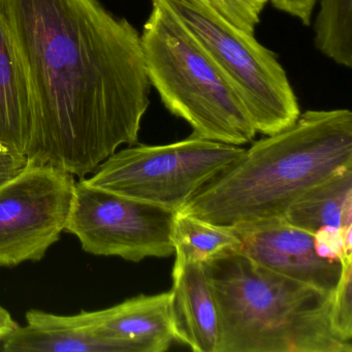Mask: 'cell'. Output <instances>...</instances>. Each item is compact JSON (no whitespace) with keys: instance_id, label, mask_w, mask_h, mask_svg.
<instances>
[{"instance_id":"603a6c76","label":"cell","mask_w":352,"mask_h":352,"mask_svg":"<svg viewBox=\"0 0 352 352\" xmlns=\"http://www.w3.org/2000/svg\"><path fill=\"white\" fill-rule=\"evenodd\" d=\"M0 150H6V149H5V148L1 147V146H0Z\"/></svg>"},{"instance_id":"9c48e42d","label":"cell","mask_w":352,"mask_h":352,"mask_svg":"<svg viewBox=\"0 0 352 352\" xmlns=\"http://www.w3.org/2000/svg\"><path fill=\"white\" fill-rule=\"evenodd\" d=\"M242 243L240 252L256 265L327 294H333L341 274V261L317 254L314 234L285 218H270L232 226Z\"/></svg>"},{"instance_id":"ffe728a7","label":"cell","mask_w":352,"mask_h":352,"mask_svg":"<svg viewBox=\"0 0 352 352\" xmlns=\"http://www.w3.org/2000/svg\"><path fill=\"white\" fill-rule=\"evenodd\" d=\"M278 11L288 14L309 25L317 0H267Z\"/></svg>"},{"instance_id":"30bf717a","label":"cell","mask_w":352,"mask_h":352,"mask_svg":"<svg viewBox=\"0 0 352 352\" xmlns=\"http://www.w3.org/2000/svg\"><path fill=\"white\" fill-rule=\"evenodd\" d=\"M170 302V292L141 294L110 308L78 315L92 331L131 342L140 352H164L175 341Z\"/></svg>"},{"instance_id":"e0dca14e","label":"cell","mask_w":352,"mask_h":352,"mask_svg":"<svg viewBox=\"0 0 352 352\" xmlns=\"http://www.w3.org/2000/svg\"><path fill=\"white\" fill-rule=\"evenodd\" d=\"M341 274L333 290L331 323L335 333L352 343V255L341 257Z\"/></svg>"},{"instance_id":"277c9868","label":"cell","mask_w":352,"mask_h":352,"mask_svg":"<svg viewBox=\"0 0 352 352\" xmlns=\"http://www.w3.org/2000/svg\"><path fill=\"white\" fill-rule=\"evenodd\" d=\"M141 42L151 86L193 135L234 146L253 141L257 133L238 94L162 0H152Z\"/></svg>"},{"instance_id":"4fadbf2b","label":"cell","mask_w":352,"mask_h":352,"mask_svg":"<svg viewBox=\"0 0 352 352\" xmlns=\"http://www.w3.org/2000/svg\"><path fill=\"white\" fill-rule=\"evenodd\" d=\"M30 127L25 74L9 30L0 17V146L25 155Z\"/></svg>"},{"instance_id":"44dd1931","label":"cell","mask_w":352,"mask_h":352,"mask_svg":"<svg viewBox=\"0 0 352 352\" xmlns=\"http://www.w3.org/2000/svg\"><path fill=\"white\" fill-rule=\"evenodd\" d=\"M28 164V157L23 154L0 150V183L19 174Z\"/></svg>"},{"instance_id":"5b68a950","label":"cell","mask_w":352,"mask_h":352,"mask_svg":"<svg viewBox=\"0 0 352 352\" xmlns=\"http://www.w3.org/2000/svg\"><path fill=\"white\" fill-rule=\"evenodd\" d=\"M190 30L238 94L256 133L274 135L300 116L298 98L276 55L232 25L210 0H162Z\"/></svg>"},{"instance_id":"6da1fadb","label":"cell","mask_w":352,"mask_h":352,"mask_svg":"<svg viewBox=\"0 0 352 352\" xmlns=\"http://www.w3.org/2000/svg\"><path fill=\"white\" fill-rule=\"evenodd\" d=\"M30 96L28 162L84 179L139 140L151 83L141 34L100 0H0Z\"/></svg>"},{"instance_id":"9a60e30c","label":"cell","mask_w":352,"mask_h":352,"mask_svg":"<svg viewBox=\"0 0 352 352\" xmlns=\"http://www.w3.org/2000/svg\"><path fill=\"white\" fill-rule=\"evenodd\" d=\"M172 240L176 257L201 263L240 251L242 246L232 226L211 223L181 211L175 214Z\"/></svg>"},{"instance_id":"ba28073f","label":"cell","mask_w":352,"mask_h":352,"mask_svg":"<svg viewBox=\"0 0 352 352\" xmlns=\"http://www.w3.org/2000/svg\"><path fill=\"white\" fill-rule=\"evenodd\" d=\"M74 175L28 162L0 183V267L38 263L65 232L75 192Z\"/></svg>"},{"instance_id":"7c38bea8","label":"cell","mask_w":352,"mask_h":352,"mask_svg":"<svg viewBox=\"0 0 352 352\" xmlns=\"http://www.w3.org/2000/svg\"><path fill=\"white\" fill-rule=\"evenodd\" d=\"M26 325L3 342L7 352H140L131 342L89 329L79 315L63 316L40 310L26 313Z\"/></svg>"},{"instance_id":"52a82bcc","label":"cell","mask_w":352,"mask_h":352,"mask_svg":"<svg viewBox=\"0 0 352 352\" xmlns=\"http://www.w3.org/2000/svg\"><path fill=\"white\" fill-rule=\"evenodd\" d=\"M176 212L76 182L65 232L79 239L96 256H117L131 263L175 254L172 240Z\"/></svg>"},{"instance_id":"7402d4cb","label":"cell","mask_w":352,"mask_h":352,"mask_svg":"<svg viewBox=\"0 0 352 352\" xmlns=\"http://www.w3.org/2000/svg\"><path fill=\"white\" fill-rule=\"evenodd\" d=\"M18 323L14 320L11 313L0 306V343H3L16 329H17Z\"/></svg>"},{"instance_id":"ac0fdd59","label":"cell","mask_w":352,"mask_h":352,"mask_svg":"<svg viewBox=\"0 0 352 352\" xmlns=\"http://www.w3.org/2000/svg\"><path fill=\"white\" fill-rule=\"evenodd\" d=\"M210 3L232 25L253 34L267 0H210Z\"/></svg>"},{"instance_id":"7a4b0ae2","label":"cell","mask_w":352,"mask_h":352,"mask_svg":"<svg viewBox=\"0 0 352 352\" xmlns=\"http://www.w3.org/2000/svg\"><path fill=\"white\" fill-rule=\"evenodd\" d=\"M347 168L351 111H307L290 126L255 142L179 211L228 226L284 217L300 195Z\"/></svg>"},{"instance_id":"2e32d148","label":"cell","mask_w":352,"mask_h":352,"mask_svg":"<svg viewBox=\"0 0 352 352\" xmlns=\"http://www.w3.org/2000/svg\"><path fill=\"white\" fill-rule=\"evenodd\" d=\"M319 3L315 46L333 63L351 69L352 0H319Z\"/></svg>"},{"instance_id":"3957f363","label":"cell","mask_w":352,"mask_h":352,"mask_svg":"<svg viewBox=\"0 0 352 352\" xmlns=\"http://www.w3.org/2000/svg\"><path fill=\"white\" fill-rule=\"evenodd\" d=\"M215 300L216 352H352L333 329V294L256 265L240 251L204 263Z\"/></svg>"},{"instance_id":"d6986e66","label":"cell","mask_w":352,"mask_h":352,"mask_svg":"<svg viewBox=\"0 0 352 352\" xmlns=\"http://www.w3.org/2000/svg\"><path fill=\"white\" fill-rule=\"evenodd\" d=\"M346 230H338V228H323L314 234L315 250L317 254L322 258L333 261H341V257L346 254L344 250V238Z\"/></svg>"},{"instance_id":"5bb4252c","label":"cell","mask_w":352,"mask_h":352,"mask_svg":"<svg viewBox=\"0 0 352 352\" xmlns=\"http://www.w3.org/2000/svg\"><path fill=\"white\" fill-rule=\"evenodd\" d=\"M284 218L312 234L323 228L352 226V168H344L309 189L288 208Z\"/></svg>"},{"instance_id":"8992f818","label":"cell","mask_w":352,"mask_h":352,"mask_svg":"<svg viewBox=\"0 0 352 352\" xmlns=\"http://www.w3.org/2000/svg\"><path fill=\"white\" fill-rule=\"evenodd\" d=\"M245 152L240 146L193 135L168 145H133L109 156L85 180L98 188L177 212Z\"/></svg>"},{"instance_id":"8fae6325","label":"cell","mask_w":352,"mask_h":352,"mask_svg":"<svg viewBox=\"0 0 352 352\" xmlns=\"http://www.w3.org/2000/svg\"><path fill=\"white\" fill-rule=\"evenodd\" d=\"M170 292L174 339L195 352H216L217 311L204 263L176 257Z\"/></svg>"}]
</instances>
